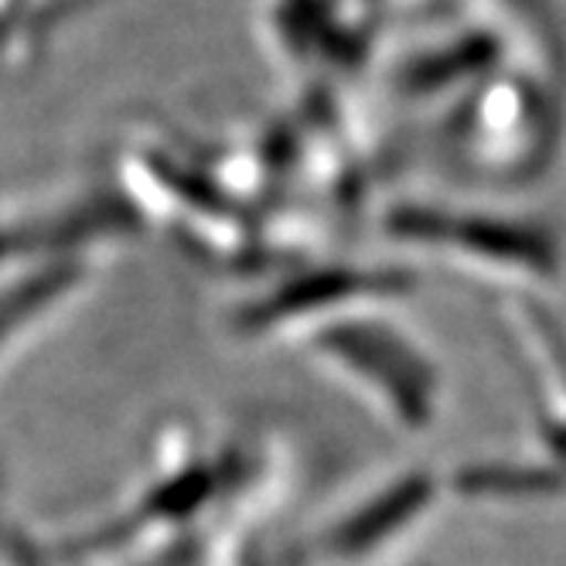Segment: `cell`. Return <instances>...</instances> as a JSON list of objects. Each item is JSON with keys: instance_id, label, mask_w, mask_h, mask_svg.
Listing matches in <instances>:
<instances>
[{"instance_id": "6da1fadb", "label": "cell", "mask_w": 566, "mask_h": 566, "mask_svg": "<svg viewBox=\"0 0 566 566\" xmlns=\"http://www.w3.org/2000/svg\"><path fill=\"white\" fill-rule=\"evenodd\" d=\"M402 232L430 239V247L440 250H458L464 256H484V260H509V263H525V266H546L549 253L543 239L533 232H515L509 226H492V222H468L464 232L451 219H427L413 216L399 222Z\"/></svg>"}]
</instances>
